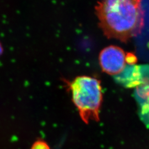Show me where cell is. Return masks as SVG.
<instances>
[{
	"label": "cell",
	"mask_w": 149,
	"mask_h": 149,
	"mask_svg": "<svg viewBox=\"0 0 149 149\" xmlns=\"http://www.w3.org/2000/svg\"><path fill=\"white\" fill-rule=\"evenodd\" d=\"M95 10L99 26L108 38L127 42L144 28L142 0H102Z\"/></svg>",
	"instance_id": "cell-1"
},
{
	"label": "cell",
	"mask_w": 149,
	"mask_h": 149,
	"mask_svg": "<svg viewBox=\"0 0 149 149\" xmlns=\"http://www.w3.org/2000/svg\"><path fill=\"white\" fill-rule=\"evenodd\" d=\"M69 85L72 101L82 119L86 123L98 120L102 101L100 81L91 76H81L76 77Z\"/></svg>",
	"instance_id": "cell-2"
},
{
	"label": "cell",
	"mask_w": 149,
	"mask_h": 149,
	"mask_svg": "<svg viewBox=\"0 0 149 149\" xmlns=\"http://www.w3.org/2000/svg\"><path fill=\"white\" fill-rule=\"evenodd\" d=\"M125 54L122 48L111 45L103 49L99 55V61L103 72L115 76L126 65Z\"/></svg>",
	"instance_id": "cell-3"
},
{
	"label": "cell",
	"mask_w": 149,
	"mask_h": 149,
	"mask_svg": "<svg viewBox=\"0 0 149 149\" xmlns=\"http://www.w3.org/2000/svg\"><path fill=\"white\" fill-rule=\"evenodd\" d=\"M114 76L117 82L127 88L137 87L143 82L141 66L136 65H126L120 73Z\"/></svg>",
	"instance_id": "cell-4"
},
{
	"label": "cell",
	"mask_w": 149,
	"mask_h": 149,
	"mask_svg": "<svg viewBox=\"0 0 149 149\" xmlns=\"http://www.w3.org/2000/svg\"><path fill=\"white\" fill-rule=\"evenodd\" d=\"M140 105L139 115L144 124L149 128V96Z\"/></svg>",
	"instance_id": "cell-5"
},
{
	"label": "cell",
	"mask_w": 149,
	"mask_h": 149,
	"mask_svg": "<svg viewBox=\"0 0 149 149\" xmlns=\"http://www.w3.org/2000/svg\"><path fill=\"white\" fill-rule=\"evenodd\" d=\"M138 59L136 56L132 53H128L125 54V62L128 65H135L137 63Z\"/></svg>",
	"instance_id": "cell-6"
},
{
	"label": "cell",
	"mask_w": 149,
	"mask_h": 149,
	"mask_svg": "<svg viewBox=\"0 0 149 149\" xmlns=\"http://www.w3.org/2000/svg\"><path fill=\"white\" fill-rule=\"evenodd\" d=\"M31 149H50V148L46 143L39 140L33 145Z\"/></svg>",
	"instance_id": "cell-7"
},
{
	"label": "cell",
	"mask_w": 149,
	"mask_h": 149,
	"mask_svg": "<svg viewBox=\"0 0 149 149\" xmlns=\"http://www.w3.org/2000/svg\"><path fill=\"white\" fill-rule=\"evenodd\" d=\"M2 51H3V49H2V47L1 46V44L0 43V55H1V54L2 53Z\"/></svg>",
	"instance_id": "cell-8"
}]
</instances>
